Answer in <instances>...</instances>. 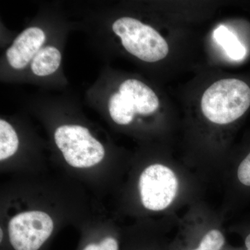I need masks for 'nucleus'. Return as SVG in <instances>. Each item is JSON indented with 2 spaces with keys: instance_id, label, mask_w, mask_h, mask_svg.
<instances>
[{
  "instance_id": "nucleus-7",
  "label": "nucleus",
  "mask_w": 250,
  "mask_h": 250,
  "mask_svg": "<svg viewBox=\"0 0 250 250\" xmlns=\"http://www.w3.org/2000/svg\"><path fill=\"white\" fill-rule=\"evenodd\" d=\"M119 93L129 99L136 113L148 116L159 107V100L156 93L141 81L127 80L120 85Z\"/></svg>"
},
{
  "instance_id": "nucleus-12",
  "label": "nucleus",
  "mask_w": 250,
  "mask_h": 250,
  "mask_svg": "<svg viewBox=\"0 0 250 250\" xmlns=\"http://www.w3.org/2000/svg\"><path fill=\"white\" fill-rule=\"evenodd\" d=\"M225 243L223 233L219 230H210L202 238L196 249L192 250H221Z\"/></svg>"
},
{
  "instance_id": "nucleus-5",
  "label": "nucleus",
  "mask_w": 250,
  "mask_h": 250,
  "mask_svg": "<svg viewBox=\"0 0 250 250\" xmlns=\"http://www.w3.org/2000/svg\"><path fill=\"white\" fill-rule=\"evenodd\" d=\"M139 186L143 205L147 209L159 211L173 202L178 190V180L169 167L154 164L143 171Z\"/></svg>"
},
{
  "instance_id": "nucleus-10",
  "label": "nucleus",
  "mask_w": 250,
  "mask_h": 250,
  "mask_svg": "<svg viewBox=\"0 0 250 250\" xmlns=\"http://www.w3.org/2000/svg\"><path fill=\"white\" fill-rule=\"evenodd\" d=\"M215 40L222 46L228 57L235 61L241 60L246 54V49L233 32L225 26L220 25L213 33Z\"/></svg>"
},
{
  "instance_id": "nucleus-15",
  "label": "nucleus",
  "mask_w": 250,
  "mask_h": 250,
  "mask_svg": "<svg viewBox=\"0 0 250 250\" xmlns=\"http://www.w3.org/2000/svg\"><path fill=\"white\" fill-rule=\"evenodd\" d=\"M0 233H1V236H0V241H2L3 239V236H4V234H3V231L2 229H1V231H0Z\"/></svg>"
},
{
  "instance_id": "nucleus-13",
  "label": "nucleus",
  "mask_w": 250,
  "mask_h": 250,
  "mask_svg": "<svg viewBox=\"0 0 250 250\" xmlns=\"http://www.w3.org/2000/svg\"><path fill=\"white\" fill-rule=\"evenodd\" d=\"M237 174L242 184L250 187V153L240 164Z\"/></svg>"
},
{
  "instance_id": "nucleus-6",
  "label": "nucleus",
  "mask_w": 250,
  "mask_h": 250,
  "mask_svg": "<svg viewBox=\"0 0 250 250\" xmlns=\"http://www.w3.org/2000/svg\"><path fill=\"white\" fill-rule=\"evenodd\" d=\"M46 36L40 28H27L15 39L6 51V58L11 67L16 70L24 68L41 50Z\"/></svg>"
},
{
  "instance_id": "nucleus-11",
  "label": "nucleus",
  "mask_w": 250,
  "mask_h": 250,
  "mask_svg": "<svg viewBox=\"0 0 250 250\" xmlns=\"http://www.w3.org/2000/svg\"><path fill=\"white\" fill-rule=\"evenodd\" d=\"M19 140L17 133L8 122L0 121V160L4 161L17 152Z\"/></svg>"
},
{
  "instance_id": "nucleus-4",
  "label": "nucleus",
  "mask_w": 250,
  "mask_h": 250,
  "mask_svg": "<svg viewBox=\"0 0 250 250\" xmlns=\"http://www.w3.org/2000/svg\"><path fill=\"white\" fill-rule=\"evenodd\" d=\"M53 230V220L45 212H23L10 220V244L14 250H40Z\"/></svg>"
},
{
  "instance_id": "nucleus-2",
  "label": "nucleus",
  "mask_w": 250,
  "mask_h": 250,
  "mask_svg": "<svg viewBox=\"0 0 250 250\" xmlns=\"http://www.w3.org/2000/svg\"><path fill=\"white\" fill-rule=\"evenodd\" d=\"M113 32L121 39L129 53L143 62H154L167 57L169 46L156 29L139 20L123 17L112 25Z\"/></svg>"
},
{
  "instance_id": "nucleus-3",
  "label": "nucleus",
  "mask_w": 250,
  "mask_h": 250,
  "mask_svg": "<svg viewBox=\"0 0 250 250\" xmlns=\"http://www.w3.org/2000/svg\"><path fill=\"white\" fill-rule=\"evenodd\" d=\"M54 141L69 165L87 168L98 164L104 157L101 143L80 125H62L54 133Z\"/></svg>"
},
{
  "instance_id": "nucleus-8",
  "label": "nucleus",
  "mask_w": 250,
  "mask_h": 250,
  "mask_svg": "<svg viewBox=\"0 0 250 250\" xmlns=\"http://www.w3.org/2000/svg\"><path fill=\"white\" fill-rule=\"evenodd\" d=\"M61 62L60 51L54 46H47L41 49L33 59L31 70L36 76H47L58 70Z\"/></svg>"
},
{
  "instance_id": "nucleus-9",
  "label": "nucleus",
  "mask_w": 250,
  "mask_h": 250,
  "mask_svg": "<svg viewBox=\"0 0 250 250\" xmlns=\"http://www.w3.org/2000/svg\"><path fill=\"white\" fill-rule=\"evenodd\" d=\"M108 111L112 120L121 125L129 124L133 121L136 113V109L129 99L119 92L113 94L110 98Z\"/></svg>"
},
{
  "instance_id": "nucleus-1",
  "label": "nucleus",
  "mask_w": 250,
  "mask_h": 250,
  "mask_svg": "<svg viewBox=\"0 0 250 250\" xmlns=\"http://www.w3.org/2000/svg\"><path fill=\"white\" fill-rule=\"evenodd\" d=\"M250 106V88L237 79L215 82L202 95L204 116L212 123L226 125L241 118Z\"/></svg>"
},
{
  "instance_id": "nucleus-14",
  "label": "nucleus",
  "mask_w": 250,
  "mask_h": 250,
  "mask_svg": "<svg viewBox=\"0 0 250 250\" xmlns=\"http://www.w3.org/2000/svg\"><path fill=\"white\" fill-rule=\"evenodd\" d=\"M246 246L247 250H250V233L247 236L246 239Z\"/></svg>"
}]
</instances>
